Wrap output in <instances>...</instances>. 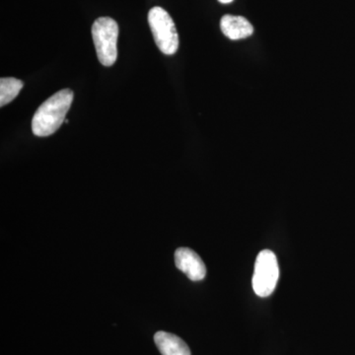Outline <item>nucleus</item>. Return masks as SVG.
I'll list each match as a JSON object with an SVG mask.
<instances>
[{
	"label": "nucleus",
	"instance_id": "nucleus-1",
	"mask_svg": "<svg viewBox=\"0 0 355 355\" xmlns=\"http://www.w3.org/2000/svg\"><path fill=\"white\" fill-rule=\"evenodd\" d=\"M73 101V92L69 89L58 91L46 100L37 110L32 121L33 133L44 137L53 135L64 123Z\"/></svg>",
	"mask_w": 355,
	"mask_h": 355
},
{
	"label": "nucleus",
	"instance_id": "nucleus-4",
	"mask_svg": "<svg viewBox=\"0 0 355 355\" xmlns=\"http://www.w3.org/2000/svg\"><path fill=\"white\" fill-rule=\"evenodd\" d=\"M279 279V266L277 256L270 250H263L257 257L253 275L254 293L268 297L275 291Z\"/></svg>",
	"mask_w": 355,
	"mask_h": 355
},
{
	"label": "nucleus",
	"instance_id": "nucleus-6",
	"mask_svg": "<svg viewBox=\"0 0 355 355\" xmlns=\"http://www.w3.org/2000/svg\"><path fill=\"white\" fill-rule=\"evenodd\" d=\"M221 31L230 40L246 39L252 36L254 27L242 16L225 15L220 21Z\"/></svg>",
	"mask_w": 355,
	"mask_h": 355
},
{
	"label": "nucleus",
	"instance_id": "nucleus-3",
	"mask_svg": "<svg viewBox=\"0 0 355 355\" xmlns=\"http://www.w3.org/2000/svg\"><path fill=\"white\" fill-rule=\"evenodd\" d=\"M148 23L159 50L172 55L179 49V35L169 13L162 7H153L148 13Z\"/></svg>",
	"mask_w": 355,
	"mask_h": 355
},
{
	"label": "nucleus",
	"instance_id": "nucleus-2",
	"mask_svg": "<svg viewBox=\"0 0 355 355\" xmlns=\"http://www.w3.org/2000/svg\"><path fill=\"white\" fill-rule=\"evenodd\" d=\"M92 37L98 60L105 67H112L118 58V23L110 17L98 18L92 26Z\"/></svg>",
	"mask_w": 355,
	"mask_h": 355
},
{
	"label": "nucleus",
	"instance_id": "nucleus-7",
	"mask_svg": "<svg viewBox=\"0 0 355 355\" xmlns=\"http://www.w3.org/2000/svg\"><path fill=\"white\" fill-rule=\"evenodd\" d=\"M154 342L162 355H191L188 345L181 338L166 331H157Z\"/></svg>",
	"mask_w": 355,
	"mask_h": 355
},
{
	"label": "nucleus",
	"instance_id": "nucleus-8",
	"mask_svg": "<svg viewBox=\"0 0 355 355\" xmlns=\"http://www.w3.org/2000/svg\"><path fill=\"white\" fill-rule=\"evenodd\" d=\"M22 88L23 83L19 79L14 77L0 79V106L3 107L12 102Z\"/></svg>",
	"mask_w": 355,
	"mask_h": 355
},
{
	"label": "nucleus",
	"instance_id": "nucleus-5",
	"mask_svg": "<svg viewBox=\"0 0 355 355\" xmlns=\"http://www.w3.org/2000/svg\"><path fill=\"white\" fill-rule=\"evenodd\" d=\"M175 263L193 282H200L207 275V268L200 257L189 248H180L175 253Z\"/></svg>",
	"mask_w": 355,
	"mask_h": 355
},
{
	"label": "nucleus",
	"instance_id": "nucleus-9",
	"mask_svg": "<svg viewBox=\"0 0 355 355\" xmlns=\"http://www.w3.org/2000/svg\"><path fill=\"white\" fill-rule=\"evenodd\" d=\"M218 1L222 4H229L231 3V2L234 1V0H218Z\"/></svg>",
	"mask_w": 355,
	"mask_h": 355
},
{
	"label": "nucleus",
	"instance_id": "nucleus-10",
	"mask_svg": "<svg viewBox=\"0 0 355 355\" xmlns=\"http://www.w3.org/2000/svg\"><path fill=\"white\" fill-rule=\"evenodd\" d=\"M64 123H69V120H67V119H65Z\"/></svg>",
	"mask_w": 355,
	"mask_h": 355
}]
</instances>
